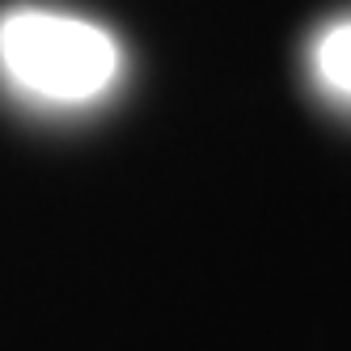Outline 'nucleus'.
I'll list each match as a JSON object with an SVG mask.
<instances>
[{"instance_id":"2","label":"nucleus","mask_w":351,"mask_h":351,"mask_svg":"<svg viewBox=\"0 0 351 351\" xmlns=\"http://www.w3.org/2000/svg\"><path fill=\"white\" fill-rule=\"evenodd\" d=\"M317 77L335 93L351 97V21H343V26L322 34V43H317Z\"/></svg>"},{"instance_id":"1","label":"nucleus","mask_w":351,"mask_h":351,"mask_svg":"<svg viewBox=\"0 0 351 351\" xmlns=\"http://www.w3.org/2000/svg\"><path fill=\"white\" fill-rule=\"evenodd\" d=\"M0 68L43 102H93L119 81V43L85 17L56 9H9L0 17Z\"/></svg>"}]
</instances>
